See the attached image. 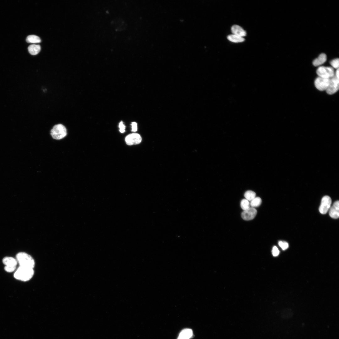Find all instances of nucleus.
Returning <instances> with one entry per match:
<instances>
[{"instance_id":"f257e3e1","label":"nucleus","mask_w":339,"mask_h":339,"mask_svg":"<svg viewBox=\"0 0 339 339\" xmlns=\"http://www.w3.org/2000/svg\"><path fill=\"white\" fill-rule=\"evenodd\" d=\"M16 259L19 266L33 269L35 266L34 259L30 255L24 252H20L16 255Z\"/></svg>"},{"instance_id":"f03ea898","label":"nucleus","mask_w":339,"mask_h":339,"mask_svg":"<svg viewBox=\"0 0 339 339\" xmlns=\"http://www.w3.org/2000/svg\"><path fill=\"white\" fill-rule=\"evenodd\" d=\"M34 272L33 269L19 266L14 274L16 279L22 281H27L33 277Z\"/></svg>"},{"instance_id":"7ed1b4c3","label":"nucleus","mask_w":339,"mask_h":339,"mask_svg":"<svg viewBox=\"0 0 339 339\" xmlns=\"http://www.w3.org/2000/svg\"><path fill=\"white\" fill-rule=\"evenodd\" d=\"M67 129L63 125L59 124L54 126L51 131V134L54 139H61L66 135Z\"/></svg>"},{"instance_id":"20e7f679","label":"nucleus","mask_w":339,"mask_h":339,"mask_svg":"<svg viewBox=\"0 0 339 339\" xmlns=\"http://www.w3.org/2000/svg\"><path fill=\"white\" fill-rule=\"evenodd\" d=\"M316 73L319 77L326 78H331L335 75L334 69L331 67L320 66L317 69Z\"/></svg>"},{"instance_id":"39448f33","label":"nucleus","mask_w":339,"mask_h":339,"mask_svg":"<svg viewBox=\"0 0 339 339\" xmlns=\"http://www.w3.org/2000/svg\"><path fill=\"white\" fill-rule=\"evenodd\" d=\"M3 262L5 265V271L8 272L14 271L18 264L16 259L12 257H5L3 260Z\"/></svg>"},{"instance_id":"423d86ee","label":"nucleus","mask_w":339,"mask_h":339,"mask_svg":"<svg viewBox=\"0 0 339 339\" xmlns=\"http://www.w3.org/2000/svg\"><path fill=\"white\" fill-rule=\"evenodd\" d=\"M339 89V79L334 75L330 79V83L326 91L328 94H332L336 93Z\"/></svg>"},{"instance_id":"0eeeda50","label":"nucleus","mask_w":339,"mask_h":339,"mask_svg":"<svg viewBox=\"0 0 339 339\" xmlns=\"http://www.w3.org/2000/svg\"><path fill=\"white\" fill-rule=\"evenodd\" d=\"M330 79L318 77L315 81L316 88L321 91L326 90L329 85Z\"/></svg>"},{"instance_id":"6e6552de","label":"nucleus","mask_w":339,"mask_h":339,"mask_svg":"<svg viewBox=\"0 0 339 339\" xmlns=\"http://www.w3.org/2000/svg\"><path fill=\"white\" fill-rule=\"evenodd\" d=\"M331 200L330 197L325 196L323 197L319 208L320 213L322 214H326L330 208Z\"/></svg>"},{"instance_id":"1a4fd4ad","label":"nucleus","mask_w":339,"mask_h":339,"mask_svg":"<svg viewBox=\"0 0 339 339\" xmlns=\"http://www.w3.org/2000/svg\"><path fill=\"white\" fill-rule=\"evenodd\" d=\"M125 140L127 145H132L140 143L141 142L142 138L139 134L132 133L127 136Z\"/></svg>"},{"instance_id":"9d476101","label":"nucleus","mask_w":339,"mask_h":339,"mask_svg":"<svg viewBox=\"0 0 339 339\" xmlns=\"http://www.w3.org/2000/svg\"><path fill=\"white\" fill-rule=\"evenodd\" d=\"M257 211L254 208L250 207L248 209L244 211L241 213L242 218L245 220L253 219L256 215Z\"/></svg>"},{"instance_id":"9b49d317","label":"nucleus","mask_w":339,"mask_h":339,"mask_svg":"<svg viewBox=\"0 0 339 339\" xmlns=\"http://www.w3.org/2000/svg\"><path fill=\"white\" fill-rule=\"evenodd\" d=\"M330 216L333 218L336 219L339 217V202L337 201L334 202L329 209Z\"/></svg>"},{"instance_id":"f8f14e48","label":"nucleus","mask_w":339,"mask_h":339,"mask_svg":"<svg viewBox=\"0 0 339 339\" xmlns=\"http://www.w3.org/2000/svg\"><path fill=\"white\" fill-rule=\"evenodd\" d=\"M231 31L233 34L243 37L246 35V31L240 26L234 25L231 28Z\"/></svg>"},{"instance_id":"ddd939ff","label":"nucleus","mask_w":339,"mask_h":339,"mask_svg":"<svg viewBox=\"0 0 339 339\" xmlns=\"http://www.w3.org/2000/svg\"><path fill=\"white\" fill-rule=\"evenodd\" d=\"M193 336L192 330L190 329H185L181 331L177 339H190Z\"/></svg>"},{"instance_id":"4468645a","label":"nucleus","mask_w":339,"mask_h":339,"mask_svg":"<svg viewBox=\"0 0 339 339\" xmlns=\"http://www.w3.org/2000/svg\"><path fill=\"white\" fill-rule=\"evenodd\" d=\"M327 57L326 55L324 53H321L320 54L318 57L314 60L313 62V64L316 67L320 66L326 61Z\"/></svg>"},{"instance_id":"2eb2a0df","label":"nucleus","mask_w":339,"mask_h":339,"mask_svg":"<svg viewBox=\"0 0 339 339\" xmlns=\"http://www.w3.org/2000/svg\"><path fill=\"white\" fill-rule=\"evenodd\" d=\"M40 50V46L39 45L32 44L28 47L29 52L32 55H35L38 54Z\"/></svg>"},{"instance_id":"dca6fc26","label":"nucleus","mask_w":339,"mask_h":339,"mask_svg":"<svg viewBox=\"0 0 339 339\" xmlns=\"http://www.w3.org/2000/svg\"><path fill=\"white\" fill-rule=\"evenodd\" d=\"M227 39L229 41L234 43L242 42L245 40L243 37L233 34L228 35Z\"/></svg>"},{"instance_id":"f3484780","label":"nucleus","mask_w":339,"mask_h":339,"mask_svg":"<svg viewBox=\"0 0 339 339\" xmlns=\"http://www.w3.org/2000/svg\"><path fill=\"white\" fill-rule=\"evenodd\" d=\"M26 41L30 43H38L41 42V39L37 36L35 35H30L27 36Z\"/></svg>"},{"instance_id":"a211bd4d","label":"nucleus","mask_w":339,"mask_h":339,"mask_svg":"<svg viewBox=\"0 0 339 339\" xmlns=\"http://www.w3.org/2000/svg\"><path fill=\"white\" fill-rule=\"evenodd\" d=\"M256 196V193L250 190L247 191L244 194V196L245 199L248 201H251Z\"/></svg>"},{"instance_id":"6ab92c4d","label":"nucleus","mask_w":339,"mask_h":339,"mask_svg":"<svg viewBox=\"0 0 339 339\" xmlns=\"http://www.w3.org/2000/svg\"><path fill=\"white\" fill-rule=\"evenodd\" d=\"M261 203V199L259 197H255L251 201L250 205L251 207L254 208L257 207L260 205Z\"/></svg>"},{"instance_id":"aec40b11","label":"nucleus","mask_w":339,"mask_h":339,"mask_svg":"<svg viewBox=\"0 0 339 339\" xmlns=\"http://www.w3.org/2000/svg\"><path fill=\"white\" fill-rule=\"evenodd\" d=\"M240 206L244 211L250 207V203L249 201L245 199H242L240 202Z\"/></svg>"},{"instance_id":"412c9836","label":"nucleus","mask_w":339,"mask_h":339,"mask_svg":"<svg viewBox=\"0 0 339 339\" xmlns=\"http://www.w3.org/2000/svg\"><path fill=\"white\" fill-rule=\"evenodd\" d=\"M339 59L336 58L331 61L330 62V64L333 67L336 68L338 69L339 67Z\"/></svg>"},{"instance_id":"4be33fe9","label":"nucleus","mask_w":339,"mask_h":339,"mask_svg":"<svg viewBox=\"0 0 339 339\" xmlns=\"http://www.w3.org/2000/svg\"><path fill=\"white\" fill-rule=\"evenodd\" d=\"M278 245L283 250H285L288 247V243L285 241H279L278 242Z\"/></svg>"},{"instance_id":"5701e85b","label":"nucleus","mask_w":339,"mask_h":339,"mask_svg":"<svg viewBox=\"0 0 339 339\" xmlns=\"http://www.w3.org/2000/svg\"><path fill=\"white\" fill-rule=\"evenodd\" d=\"M272 253L274 256H276L278 255L279 253V251L278 248L276 246H274L272 249Z\"/></svg>"},{"instance_id":"b1692460","label":"nucleus","mask_w":339,"mask_h":339,"mask_svg":"<svg viewBox=\"0 0 339 339\" xmlns=\"http://www.w3.org/2000/svg\"><path fill=\"white\" fill-rule=\"evenodd\" d=\"M119 131L121 133H124L125 131L126 126L122 121H121L119 123Z\"/></svg>"},{"instance_id":"393cba45","label":"nucleus","mask_w":339,"mask_h":339,"mask_svg":"<svg viewBox=\"0 0 339 339\" xmlns=\"http://www.w3.org/2000/svg\"><path fill=\"white\" fill-rule=\"evenodd\" d=\"M132 126V131L135 132L137 130V124L136 122H132L131 124Z\"/></svg>"},{"instance_id":"a878e982","label":"nucleus","mask_w":339,"mask_h":339,"mask_svg":"<svg viewBox=\"0 0 339 339\" xmlns=\"http://www.w3.org/2000/svg\"><path fill=\"white\" fill-rule=\"evenodd\" d=\"M339 69L338 68L336 69L335 73V76L338 78H339Z\"/></svg>"}]
</instances>
